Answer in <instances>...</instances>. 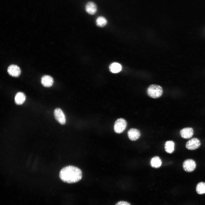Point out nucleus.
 <instances>
[{
  "mask_svg": "<svg viewBox=\"0 0 205 205\" xmlns=\"http://www.w3.org/2000/svg\"><path fill=\"white\" fill-rule=\"evenodd\" d=\"M200 140L196 138H193L189 140L186 143V147L188 149L194 150L198 149L200 145Z\"/></svg>",
  "mask_w": 205,
  "mask_h": 205,
  "instance_id": "39448f33",
  "label": "nucleus"
},
{
  "mask_svg": "<svg viewBox=\"0 0 205 205\" xmlns=\"http://www.w3.org/2000/svg\"><path fill=\"white\" fill-rule=\"evenodd\" d=\"M165 150L167 153H172L174 150L175 143L172 141H167L165 144Z\"/></svg>",
  "mask_w": 205,
  "mask_h": 205,
  "instance_id": "4468645a",
  "label": "nucleus"
},
{
  "mask_svg": "<svg viewBox=\"0 0 205 205\" xmlns=\"http://www.w3.org/2000/svg\"><path fill=\"white\" fill-rule=\"evenodd\" d=\"M115 205H131V204L126 201H120L117 203Z\"/></svg>",
  "mask_w": 205,
  "mask_h": 205,
  "instance_id": "a211bd4d",
  "label": "nucleus"
},
{
  "mask_svg": "<svg viewBox=\"0 0 205 205\" xmlns=\"http://www.w3.org/2000/svg\"><path fill=\"white\" fill-rule=\"evenodd\" d=\"M197 192L199 194L205 193V183L200 182L197 185L196 188Z\"/></svg>",
  "mask_w": 205,
  "mask_h": 205,
  "instance_id": "f3484780",
  "label": "nucleus"
},
{
  "mask_svg": "<svg viewBox=\"0 0 205 205\" xmlns=\"http://www.w3.org/2000/svg\"><path fill=\"white\" fill-rule=\"evenodd\" d=\"M59 177L63 182L68 183H76L82 177V172L79 168L72 165L66 166L60 171Z\"/></svg>",
  "mask_w": 205,
  "mask_h": 205,
  "instance_id": "f257e3e1",
  "label": "nucleus"
},
{
  "mask_svg": "<svg viewBox=\"0 0 205 205\" xmlns=\"http://www.w3.org/2000/svg\"><path fill=\"white\" fill-rule=\"evenodd\" d=\"M162 161L160 158L157 156L153 157L151 161V166L155 168L159 167L161 165Z\"/></svg>",
  "mask_w": 205,
  "mask_h": 205,
  "instance_id": "2eb2a0df",
  "label": "nucleus"
},
{
  "mask_svg": "<svg viewBox=\"0 0 205 205\" xmlns=\"http://www.w3.org/2000/svg\"><path fill=\"white\" fill-rule=\"evenodd\" d=\"M85 10L87 13L90 15H93L97 12V6L94 2L90 1L86 4L85 7Z\"/></svg>",
  "mask_w": 205,
  "mask_h": 205,
  "instance_id": "9b49d317",
  "label": "nucleus"
},
{
  "mask_svg": "<svg viewBox=\"0 0 205 205\" xmlns=\"http://www.w3.org/2000/svg\"><path fill=\"white\" fill-rule=\"evenodd\" d=\"M7 72L11 76L14 77H18L20 74L21 70L20 67L15 65H11L7 68Z\"/></svg>",
  "mask_w": 205,
  "mask_h": 205,
  "instance_id": "0eeeda50",
  "label": "nucleus"
},
{
  "mask_svg": "<svg viewBox=\"0 0 205 205\" xmlns=\"http://www.w3.org/2000/svg\"><path fill=\"white\" fill-rule=\"evenodd\" d=\"M128 135L129 139L132 141H135L140 136V131L135 128H131L128 132Z\"/></svg>",
  "mask_w": 205,
  "mask_h": 205,
  "instance_id": "1a4fd4ad",
  "label": "nucleus"
},
{
  "mask_svg": "<svg viewBox=\"0 0 205 205\" xmlns=\"http://www.w3.org/2000/svg\"><path fill=\"white\" fill-rule=\"evenodd\" d=\"M26 99V96L23 92H19L16 94L15 98V102L18 105L22 104Z\"/></svg>",
  "mask_w": 205,
  "mask_h": 205,
  "instance_id": "f8f14e48",
  "label": "nucleus"
},
{
  "mask_svg": "<svg viewBox=\"0 0 205 205\" xmlns=\"http://www.w3.org/2000/svg\"><path fill=\"white\" fill-rule=\"evenodd\" d=\"M163 93L162 88L160 86L156 85H150L147 90V93L148 96L154 99L160 97Z\"/></svg>",
  "mask_w": 205,
  "mask_h": 205,
  "instance_id": "f03ea898",
  "label": "nucleus"
},
{
  "mask_svg": "<svg viewBox=\"0 0 205 205\" xmlns=\"http://www.w3.org/2000/svg\"><path fill=\"white\" fill-rule=\"evenodd\" d=\"M107 22V21L106 19L102 16H100L98 17L96 21L97 25L100 27L104 26L106 24Z\"/></svg>",
  "mask_w": 205,
  "mask_h": 205,
  "instance_id": "dca6fc26",
  "label": "nucleus"
},
{
  "mask_svg": "<svg viewBox=\"0 0 205 205\" xmlns=\"http://www.w3.org/2000/svg\"><path fill=\"white\" fill-rule=\"evenodd\" d=\"M54 83L52 77L49 75L43 76L41 79V83L45 87H50L52 86Z\"/></svg>",
  "mask_w": 205,
  "mask_h": 205,
  "instance_id": "9d476101",
  "label": "nucleus"
},
{
  "mask_svg": "<svg viewBox=\"0 0 205 205\" xmlns=\"http://www.w3.org/2000/svg\"><path fill=\"white\" fill-rule=\"evenodd\" d=\"M196 167L195 162L193 159H188L185 160L183 164V167L184 171L190 172L194 171Z\"/></svg>",
  "mask_w": 205,
  "mask_h": 205,
  "instance_id": "20e7f679",
  "label": "nucleus"
},
{
  "mask_svg": "<svg viewBox=\"0 0 205 205\" xmlns=\"http://www.w3.org/2000/svg\"><path fill=\"white\" fill-rule=\"evenodd\" d=\"M110 71L112 73H116L119 72L122 69L121 65L119 63L114 62L111 63L109 67Z\"/></svg>",
  "mask_w": 205,
  "mask_h": 205,
  "instance_id": "ddd939ff",
  "label": "nucleus"
},
{
  "mask_svg": "<svg viewBox=\"0 0 205 205\" xmlns=\"http://www.w3.org/2000/svg\"><path fill=\"white\" fill-rule=\"evenodd\" d=\"M127 122L125 119L122 118L118 119L114 124V131L116 133H121L125 130Z\"/></svg>",
  "mask_w": 205,
  "mask_h": 205,
  "instance_id": "7ed1b4c3",
  "label": "nucleus"
},
{
  "mask_svg": "<svg viewBox=\"0 0 205 205\" xmlns=\"http://www.w3.org/2000/svg\"><path fill=\"white\" fill-rule=\"evenodd\" d=\"M54 117L56 120L62 125L65 124L66 122L65 115L62 110L60 108L55 109L54 111Z\"/></svg>",
  "mask_w": 205,
  "mask_h": 205,
  "instance_id": "423d86ee",
  "label": "nucleus"
},
{
  "mask_svg": "<svg viewBox=\"0 0 205 205\" xmlns=\"http://www.w3.org/2000/svg\"><path fill=\"white\" fill-rule=\"evenodd\" d=\"M180 133V135L182 138L188 139L190 138L193 136L194 131L192 128L186 127L181 129Z\"/></svg>",
  "mask_w": 205,
  "mask_h": 205,
  "instance_id": "6e6552de",
  "label": "nucleus"
}]
</instances>
